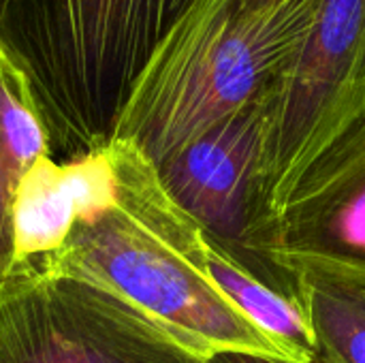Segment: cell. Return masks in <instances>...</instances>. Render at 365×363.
<instances>
[{
    "label": "cell",
    "mask_w": 365,
    "mask_h": 363,
    "mask_svg": "<svg viewBox=\"0 0 365 363\" xmlns=\"http://www.w3.org/2000/svg\"><path fill=\"white\" fill-rule=\"evenodd\" d=\"M109 154L115 201L79 220L62 250L36 267L113 293L203 362L220 353L284 362L203 272L201 229L171 201L156 169L122 141H111Z\"/></svg>",
    "instance_id": "obj_1"
},
{
    "label": "cell",
    "mask_w": 365,
    "mask_h": 363,
    "mask_svg": "<svg viewBox=\"0 0 365 363\" xmlns=\"http://www.w3.org/2000/svg\"><path fill=\"white\" fill-rule=\"evenodd\" d=\"M317 6L319 0H284L246 11L237 0H192L148 58L113 141L158 167L263 98L297 51Z\"/></svg>",
    "instance_id": "obj_2"
},
{
    "label": "cell",
    "mask_w": 365,
    "mask_h": 363,
    "mask_svg": "<svg viewBox=\"0 0 365 363\" xmlns=\"http://www.w3.org/2000/svg\"><path fill=\"white\" fill-rule=\"evenodd\" d=\"M192 0H11L0 41L30 77L51 154L105 150L148 58Z\"/></svg>",
    "instance_id": "obj_3"
},
{
    "label": "cell",
    "mask_w": 365,
    "mask_h": 363,
    "mask_svg": "<svg viewBox=\"0 0 365 363\" xmlns=\"http://www.w3.org/2000/svg\"><path fill=\"white\" fill-rule=\"evenodd\" d=\"M364 118L365 0H319L267 94L259 165L263 240L304 171Z\"/></svg>",
    "instance_id": "obj_4"
},
{
    "label": "cell",
    "mask_w": 365,
    "mask_h": 363,
    "mask_svg": "<svg viewBox=\"0 0 365 363\" xmlns=\"http://www.w3.org/2000/svg\"><path fill=\"white\" fill-rule=\"evenodd\" d=\"M0 363H205L113 293L36 265L0 287Z\"/></svg>",
    "instance_id": "obj_5"
},
{
    "label": "cell",
    "mask_w": 365,
    "mask_h": 363,
    "mask_svg": "<svg viewBox=\"0 0 365 363\" xmlns=\"http://www.w3.org/2000/svg\"><path fill=\"white\" fill-rule=\"evenodd\" d=\"M259 257L291 291L302 276L365 289V118L304 171Z\"/></svg>",
    "instance_id": "obj_6"
},
{
    "label": "cell",
    "mask_w": 365,
    "mask_h": 363,
    "mask_svg": "<svg viewBox=\"0 0 365 363\" xmlns=\"http://www.w3.org/2000/svg\"><path fill=\"white\" fill-rule=\"evenodd\" d=\"M267 94L222 120L154 169L165 193L205 237L252 272L291 291L259 259L263 242L259 165Z\"/></svg>",
    "instance_id": "obj_7"
},
{
    "label": "cell",
    "mask_w": 365,
    "mask_h": 363,
    "mask_svg": "<svg viewBox=\"0 0 365 363\" xmlns=\"http://www.w3.org/2000/svg\"><path fill=\"white\" fill-rule=\"evenodd\" d=\"M115 201L109 145L75 160L43 156L21 178L13 199L15 270L62 250L73 227Z\"/></svg>",
    "instance_id": "obj_8"
},
{
    "label": "cell",
    "mask_w": 365,
    "mask_h": 363,
    "mask_svg": "<svg viewBox=\"0 0 365 363\" xmlns=\"http://www.w3.org/2000/svg\"><path fill=\"white\" fill-rule=\"evenodd\" d=\"M197 259L216 289L282 353L287 363H312L314 340L297 293L284 291L240 263L201 231Z\"/></svg>",
    "instance_id": "obj_9"
},
{
    "label": "cell",
    "mask_w": 365,
    "mask_h": 363,
    "mask_svg": "<svg viewBox=\"0 0 365 363\" xmlns=\"http://www.w3.org/2000/svg\"><path fill=\"white\" fill-rule=\"evenodd\" d=\"M51 154L30 77L0 41V287L15 272L13 199L28 169Z\"/></svg>",
    "instance_id": "obj_10"
},
{
    "label": "cell",
    "mask_w": 365,
    "mask_h": 363,
    "mask_svg": "<svg viewBox=\"0 0 365 363\" xmlns=\"http://www.w3.org/2000/svg\"><path fill=\"white\" fill-rule=\"evenodd\" d=\"M295 293L312 329V363H365V289L302 276Z\"/></svg>",
    "instance_id": "obj_11"
},
{
    "label": "cell",
    "mask_w": 365,
    "mask_h": 363,
    "mask_svg": "<svg viewBox=\"0 0 365 363\" xmlns=\"http://www.w3.org/2000/svg\"><path fill=\"white\" fill-rule=\"evenodd\" d=\"M205 363H284L280 359L269 357H257V355H244V353H220L210 357Z\"/></svg>",
    "instance_id": "obj_12"
},
{
    "label": "cell",
    "mask_w": 365,
    "mask_h": 363,
    "mask_svg": "<svg viewBox=\"0 0 365 363\" xmlns=\"http://www.w3.org/2000/svg\"><path fill=\"white\" fill-rule=\"evenodd\" d=\"M246 11H265V9H272L284 0H237Z\"/></svg>",
    "instance_id": "obj_13"
},
{
    "label": "cell",
    "mask_w": 365,
    "mask_h": 363,
    "mask_svg": "<svg viewBox=\"0 0 365 363\" xmlns=\"http://www.w3.org/2000/svg\"><path fill=\"white\" fill-rule=\"evenodd\" d=\"M9 2H11V0H0V13H2V11H4V6H6V4H9Z\"/></svg>",
    "instance_id": "obj_14"
}]
</instances>
